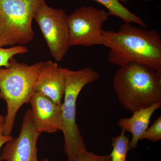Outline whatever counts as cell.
Returning <instances> with one entry per match:
<instances>
[{
    "label": "cell",
    "instance_id": "cell-1",
    "mask_svg": "<svg viewBox=\"0 0 161 161\" xmlns=\"http://www.w3.org/2000/svg\"><path fill=\"white\" fill-rule=\"evenodd\" d=\"M102 33V45L109 49L108 60L112 64L121 66L136 62L161 73V37L157 30L125 23L117 31L103 30Z\"/></svg>",
    "mask_w": 161,
    "mask_h": 161
},
{
    "label": "cell",
    "instance_id": "cell-2",
    "mask_svg": "<svg viewBox=\"0 0 161 161\" xmlns=\"http://www.w3.org/2000/svg\"><path fill=\"white\" fill-rule=\"evenodd\" d=\"M113 85L122 106L132 112L161 102V73L147 65L131 62L120 66Z\"/></svg>",
    "mask_w": 161,
    "mask_h": 161
},
{
    "label": "cell",
    "instance_id": "cell-3",
    "mask_svg": "<svg viewBox=\"0 0 161 161\" xmlns=\"http://www.w3.org/2000/svg\"><path fill=\"white\" fill-rule=\"evenodd\" d=\"M43 63L28 65L13 58L8 66L0 68V98L4 99L7 105L3 128L5 135H11L18 111L24 104L29 103Z\"/></svg>",
    "mask_w": 161,
    "mask_h": 161
},
{
    "label": "cell",
    "instance_id": "cell-4",
    "mask_svg": "<svg viewBox=\"0 0 161 161\" xmlns=\"http://www.w3.org/2000/svg\"><path fill=\"white\" fill-rule=\"evenodd\" d=\"M64 79V102L62 103V130L64 152L68 161H75L78 154L87 149L76 122V103L84 87L99 79V74L90 67L78 70L63 68Z\"/></svg>",
    "mask_w": 161,
    "mask_h": 161
},
{
    "label": "cell",
    "instance_id": "cell-5",
    "mask_svg": "<svg viewBox=\"0 0 161 161\" xmlns=\"http://www.w3.org/2000/svg\"><path fill=\"white\" fill-rule=\"evenodd\" d=\"M45 0H0V47L23 45L32 41V22Z\"/></svg>",
    "mask_w": 161,
    "mask_h": 161
},
{
    "label": "cell",
    "instance_id": "cell-6",
    "mask_svg": "<svg viewBox=\"0 0 161 161\" xmlns=\"http://www.w3.org/2000/svg\"><path fill=\"white\" fill-rule=\"evenodd\" d=\"M34 20L52 57L57 62L61 61L70 47L68 15L63 9L50 7L44 1L38 7Z\"/></svg>",
    "mask_w": 161,
    "mask_h": 161
},
{
    "label": "cell",
    "instance_id": "cell-7",
    "mask_svg": "<svg viewBox=\"0 0 161 161\" xmlns=\"http://www.w3.org/2000/svg\"><path fill=\"white\" fill-rule=\"evenodd\" d=\"M109 16L104 9L92 6L75 9L68 16L70 47L102 45V26Z\"/></svg>",
    "mask_w": 161,
    "mask_h": 161
},
{
    "label": "cell",
    "instance_id": "cell-8",
    "mask_svg": "<svg viewBox=\"0 0 161 161\" xmlns=\"http://www.w3.org/2000/svg\"><path fill=\"white\" fill-rule=\"evenodd\" d=\"M40 134L35 127L30 109L24 114L20 134L7 142L2 149L1 160L38 161L37 142Z\"/></svg>",
    "mask_w": 161,
    "mask_h": 161
},
{
    "label": "cell",
    "instance_id": "cell-9",
    "mask_svg": "<svg viewBox=\"0 0 161 161\" xmlns=\"http://www.w3.org/2000/svg\"><path fill=\"white\" fill-rule=\"evenodd\" d=\"M29 103L32 119L38 132L54 133L62 130V107L45 95L34 92Z\"/></svg>",
    "mask_w": 161,
    "mask_h": 161
},
{
    "label": "cell",
    "instance_id": "cell-10",
    "mask_svg": "<svg viewBox=\"0 0 161 161\" xmlns=\"http://www.w3.org/2000/svg\"><path fill=\"white\" fill-rule=\"evenodd\" d=\"M64 91L63 68L51 60L44 62L36 80L34 92L41 93L61 105Z\"/></svg>",
    "mask_w": 161,
    "mask_h": 161
},
{
    "label": "cell",
    "instance_id": "cell-11",
    "mask_svg": "<svg viewBox=\"0 0 161 161\" xmlns=\"http://www.w3.org/2000/svg\"><path fill=\"white\" fill-rule=\"evenodd\" d=\"M161 106V102L157 103L148 108L133 112L130 118L124 117L119 120L117 125L121 128V130L132 134V138L130 142V149L137 148L141 136L149 126L151 116Z\"/></svg>",
    "mask_w": 161,
    "mask_h": 161
},
{
    "label": "cell",
    "instance_id": "cell-12",
    "mask_svg": "<svg viewBox=\"0 0 161 161\" xmlns=\"http://www.w3.org/2000/svg\"><path fill=\"white\" fill-rule=\"evenodd\" d=\"M108 9L109 16L120 18L125 23H134L147 29L148 25L138 16L132 13L121 3V0H94Z\"/></svg>",
    "mask_w": 161,
    "mask_h": 161
},
{
    "label": "cell",
    "instance_id": "cell-13",
    "mask_svg": "<svg viewBox=\"0 0 161 161\" xmlns=\"http://www.w3.org/2000/svg\"><path fill=\"white\" fill-rule=\"evenodd\" d=\"M121 130L120 134L112 138L113 150L110 156L111 161H127L128 152L130 150V138Z\"/></svg>",
    "mask_w": 161,
    "mask_h": 161
},
{
    "label": "cell",
    "instance_id": "cell-14",
    "mask_svg": "<svg viewBox=\"0 0 161 161\" xmlns=\"http://www.w3.org/2000/svg\"><path fill=\"white\" fill-rule=\"evenodd\" d=\"M29 50L23 45H17L5 48L0 47V68L6 67L9 65L10 59L17 55H23Z\"/></svg>",
    "mask_w": 161,
    "mask_h": 161
},
{
    "label": "cell",
    "instance_id": "cell-15",
    "mask_svg": "<svg viewBox=\"0 0 161 161\" xmlns=\"http://www.w3.org/2000/svg\"><path fill=\"white\" fill-rule=\"evenodd\" d=\"M161 139V116L156 119L153 124L144 132L140 140L147 139L152 142H156Z\"/></svg>",
    "mask_w": 161,
    "mask_h": 161
},
{
    "label": "cell",
    "instance_id": "cell-16",
    "mask_svg": "<svg viewBox=\"0 0 161 161\" xmlns=\"http://www.w3.org/2000/svg\"><path fill=\"white\" fill-rule=\"evenodd\" d=\"M75 161H111V158L110 155H98L87 150L78 154Z\"/></svg>",
    "mask_w": 161,
    "mask_h": 161
},
{
    "label": "cell",
    "instance_id": "cell-17",
    "mask_svg": "<svg viewBox=\"0 0 161 161\" xmlns=\"http://www.w3.org/2000/svg\"><path fill=\"white\" fill-rule=\"evenodd\" d=\"M4 125V121H0V150L3 146L13 138L11 135H6L3 133Z\"/></svg>",
    "mask_w": 161,
    "mask_h": 161
},
{
    "label": "cell",
    "instance_id": "cell-18",
    "mask_svg": "<svg viewBox=\"0 0 161 161\" xmlns=\"http://www.w3.org/2000/svg\"><path fill=\"white\" fill-rule=\"evenodd\" d=\"M5 117L1 115H0V121H4Z\"/></svg>",
    "mask_w": 161,
    "mask_h": 161
},
{
    "label": "cell",
    "instance_id": "cell-19",
    "mask_svg": "<svg viewBox=\"0 0 161 161\" xmlns=\"http://www.w3.org/2000/svg\"><path fill=\"white\" fill-rule=\"evenodd\" d=\"M41 161H49V160L48 158H45L43 159V160H41Z\"/></svg>",
    "mask_w": 161,
    "mask_h": 161
},
{
    "label": "cell",
    "instance_id": "cell-20",
    "mask_svg": "<svg viewBox=\"0 0 161 161\" xmlns=\"http://www.w3.org/2000/svg\"><path fill=\"white\" fill-rule=\"evenodd\" d=\"M121 2H123V3H127L128 1L127 0H121Z\"/></svg>",
    "mask_w": 161,
    "mask_h": 161
},
{
    "label": "cell",
    "instance_id": "cell-21",
    "mask_svg": "<svg viewBox=\"0 0 161 161\" xmlns=\"http://www.w3.org/2000/svg\"><path fill=\"white\" fill-rule=\"evenodd\" d=\"M144 1H146V2H148V1H151V0H143Z\"/></svg>",
    "mask_w": 161,
    "mask_h": 161
}]
</instances>
